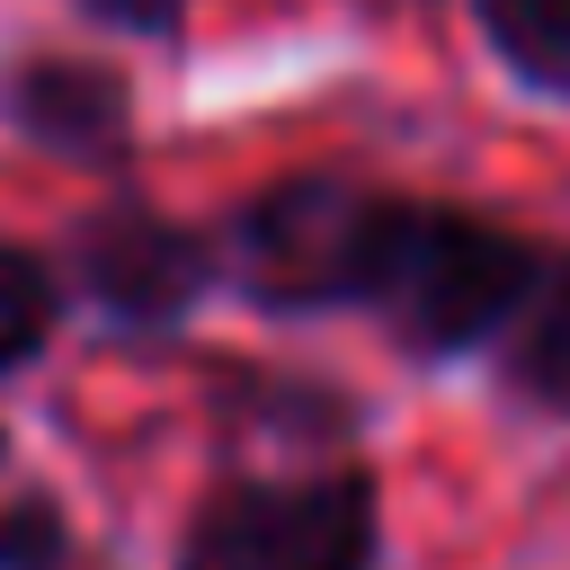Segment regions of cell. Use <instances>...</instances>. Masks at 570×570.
Returning <instances> with one entry per match:
<instances>
[{
    "mask_svg": "<svg viewBox=\"0 0 570 570\" xmlns=\"http://www.w3.org/2000/svg\"><path fill=\"white\" fill-rule=\"evenodd\" d=\"M0 463H9V436H0Z\"/></svg>",
    "mask_w": 570,
    "mask_h": 570,
    "instance_id": "10",
    "label": "cell"
},
{
    "mask_svg": "<svg viewBox=\"0 0 570 570\" xmlns=\"http://www.w3.org/2000/svg\"><path fill=\"white\" fill-rule=\"evenodd\" d=\"M89 9L134 27V36H178V18H187V0H89Z\"/></svg>",
    "mask_w": 570,
    "mask_h": 570,
    "instance_id": "9",
    "label": "cell"
},
{
    "mask_svg": "<svg viewBox=\"0 0 570 570\" xmlns=\"http://www.w3.org/2000/svg\"><path fill=\"white\" fill-rule=\"evenodd\" d=\"M481 9V36L490 53L543 89V98H570V0H472Z\"/></svg>",
    "mask_w": 570,
    "mask_h": 570,
    "instance_id": "6",
    "label": "cell"
},
{
    "mask_svg": "<svg viewBox=\"0 0 570 570\" xmlns=\"http://www.w3.org/2000/svg\"><path fill=\"white\" fill-rule=\"evenodd\" d=\"M534 276H543V258L525 232L454 214V205H401L383 276H374V312L392 321L401 347L454 356V347H481L490 330H508L534 303Z\"/></svg>",
    "mask_w": 570,
    "mask_h": 570,
    "instance_id": "2",
    "label": "cell"
},
{
    "mask_svg": "<svg viewBox=\"0 0 570 570\" xmlns=\"http://www.w3.org/2000/svg\"><path fill=\"white\" fill-rule=\"evenodd\" d=\"M71 267H80L98 312H116L134 330H169L223 276V240H205V232H187L151 205H107L71 232Z\"/></svg>",
    "mask_w": 570,
    "mask_h": 570,
    "instance_id": "4",
    "label": "cell"
},
{
    "mask_svg": "<svg viewBox=\"0 0 570 570\" xmlns=\"http://www.w3.org/2000/svg\"><path fill=\"white\" fill-rule=\"evenodd\" d=\"M383 499L365 463H321L285 481H223L187 543L178 570H374Z\"/></svg>",
    "mask_w": 570,
    "mask_h": 570,
    "instance_id": "3",
    "label": "cell"
},
{
    "mask_svg": "<svg viewBox=\"0 0 570 570\" xmlns=\"http://www.w3.org/2000/svg\"><path fill=\"white\" fill-rule=\"evenodd\" d=\"M0 107H9L18 134H36V142L62 151V160H125V142H134L125 80L98 71V62H71V53H27V62H9Z\"/></svg>",
    "mask_w": 570,
    "mask_h": 570,
    "instance_id": "5",
    "label": "cell"
},
{
    "mask_svg": "<svg viewBox=\"0 0 570 570\" xmlns=\"http://www.w3.org/2000/svg\"><path fill=\"white\" fill-rule=\"evenodd\" d=\"M53 312H62L53 267H45L36 249L0 240V374H9V365H27V356L53 338Z\"/></svg>",
    "mask_w": 570,
    "mask_h": 570,
    "instance_id": "7",
    "label": "cell"
},
{
    "mask_svg": "<svg viewBox=\"0 0 570 570\" xmlns=\"http://www.w3.org/2000/svg\"><path fill=\"white\" fill-rule=\"evenodd\" d=\"M410 196H383L347 169H303L249 196L223 232V267L240 276L249 303L267 312H330V303H374L392 223Z\"/></svg>",
    "mask_w": 570,
    "mask_h": 570,
    "instance_id": "1",
    "label": "cell"
},
{
    "mask_svg": "<svg viewBox=\"0 0 570 570\" xmlns=\"http://www.w3.org/2000/svg\"><path fill=\"white\" fill-rule=\"evenodd\" d=\"M508 374H517V392H525V401H543V410H570V258H561V276L543 285L534 321L517 330V356H508Z\"/></svg>",
    "mask_w": 570,
    "mask_h": 570,
    "instance_id": "8",
    "label": "cell"
}]
</instances>
